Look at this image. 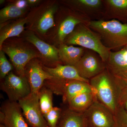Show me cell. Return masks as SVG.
I'll list each match as a JSON object with an SVG mask.
<instances>
[{
    "label": "cell",
    "instance_id": "obj_1",
    "mask_svg": "<svg viewBox=\"0 0 127 127\" xmlns=\"http://www.w3.org/2000/svg\"><path fill=\"white\" fill-rule=\"evenodd\" d=\"M100 36L103 43L111 50L119 51L127 45V23L117 20H91L88 25Z\"/></svg>",
    "mask_w": 127,
    "mask_h": 127
},
{
    "label": "cell",
    "instance_id": "obj_2",
    "mask_svg": "<svg viewBox=\"0 0 127 127\" xmlns=\"http://www.w3.org/2000/svg\"><path fill=\"white\" fill-rule=\"evenodd\" d=\"M97 100L115 114L119 106V87L113 75L106 68L89 80Z\"/></svg>",
    "mask_w": 127,
    "mask_h": 127
},
{
    "label": "cell",
    "instance_id": "obj_3",
    "mask_svg": "<svg viewBox=\"0 0 127 127\" xmlns=\"http://www.w3.org/2000/svg\"><path fill=\"white\" fill-rule=\"evenodd\" d=\"M65 44L76 45L86 49L94 51L106 63L111 50L103 45L99 35L88 25L80 24L65 39Z\"/></svg>",
    "mask_w": 127,
    "mask_h": 127
},
{
    "label": "cell",
    "instance_id": "obj_4",
    "mask_svg": "<svg viewBox=\"0 0 127 127\" xmlns=\"http://www.w3.org/2000/svg\"><path fill=\"white\" fill-rule=\"evenodd\" d=\"M44 86L53 94L62 96L63 102L66 104L73 98L82 94L95 93L89 83L79 80H63L54 77L46 81Z\"/></svg>",
    "mask_w": 127,
    "mask_h": 127
},
{
    "label": "cell",
    "instance_id": "obj_5",
    "mask_svg": "<svg viewBox=\"0 0 127 127\" xmlns=\"http://www.w3.org/2000/svg\"><path fill=\"white\" fill-rule=\"evenodd\" d=\"M0 89L6 94L8 100L18 102L31 92L28 80L25 76H17L11 72L2 80Z\"/></svg>",
    "mask_w": 127,
    "mask_h": 127
},
{
    "label": "cell",
    "instance_id": "obj_6",
    "mask_svg": "<svg viewBox=\"0 0 127 127\" xmlns=\"http://www.w3.org/2000/svg\"><path fill=\"white\" fill-rule=\"evenodd\" d=\"M18 102L26 121L31 127H49L41 111L39 93H31Z\"/></svg>",
    "mask_w": 127,
    "mask_h": 127
},
{
    "label": "cell",
    "instance_id": "obj_7",
    "mask_svg": "<svg viewBox=\"0 0 127 127\" xmlns=\"http://www.w3.org/2000/svg\"><path fill=\"white\" fill-rule=\"evenodd\" d=\"M83 114L88 127H115L114 114L97 99Z\"/></svg>",
    "mask_w": 127,
    "mask_h": 127
},
{
    "label": "cell",
    "instance_id": "obj_8",
    "mask_svg": "<svg viewBox=\"0 0 127 127\" xmlns=\"http://www.w3.org/2000/svg\"><path fill=\"white\" fill-rule=\"evenodd\" d=\"M81 77L90 80L103 71L106 64L94 51L86 49L80 60L74 66Z\"/></svg>",
    "mask_w": 127,
    "mask_h": 127
},
{
    "label": "cell",
    "instance_id": "obj_9",
    "mask_svg": "<svg viewBox=\"0 0 127 127\" xmlns=\"http://www.w3.org/2000/svg\"><path fill=\"white\" fill-rule=\"evenodd\" d=\"M1 50L8 55L17 73L20 76H25V68L30 61L40 56L33 50L19 46H4Z\"/></svg>",
    "mask_w": 127,
    "mask_h": 127
},
{
    "label": "cell",
    "instance_id": "obj_10",
    "mask_svg": "<svg viewBox=\"0 0 127 127\" xmlns=\"http://www.w3.org/2000/svg\"><path fill=\"white\" fill-rule=\"evenodd\" d=\"M0 110V123L5 127H29L18 102L5 101Z\"/></svg>",
    "mask_w": 127,
    "mask_h": 127
},
{
    "label": "cell",
    "instance_id": "obj_11",
    "mask_svg": "<svg viewBox=\"0 0 127 127\" xmlns=\"http://www.w3.org/2000/svg\"><path fill=\"white\" fill-rule=\"evenodd\" d=\"M25 76L30 84L31 93H39L46 80L54 78L36 61L30 62L27 64V67L25 68Z\"/></svg>",
    "mask_w": 127,
    "mask_h": 127
},
{
    "label": "cell",
    "instance_id": "obj_12",
    "mask_svg": "<svg viewBox=\"0 0 127 127\" xmlns=\"http://www.w3.org/2000/svg\"><path fill=\"white\" fill-rule=\"evenodd\" d=\"M104 8L103 18L127 22V0H102Z\"/></svg>",
    "mask_w": 127,
    "mask_h": 127
},
{
    "label": "cell",
    "instance_id": "obj_13",
    "mask_svg": "<svg viewBox=\"0 0 127 127\" xmlns=\"http://www.w3.org/2000/svg\"><path fill=\"white\" fill-rule=\"evenodd\" d=\"M91 20L83 15L80 16L69 15L62 21L58 31V37L61 44L64 43L65 39L75 30L78 25L84 24L88 25Z\"/></svg>",
    "mask_w": 127,
    "mask_h": 127
},
{
    "label": "cell",
    "instance_id": "obj_14",
    "mask_svg": "<svg viewBox=\"0 0 127 127\" xmlns=\"http://www.w3.org/2000/svg\"><path fill=\"white\" fill-rule=\"evenodd\" d=\"M43 69L54 78L63 80H76L89 83V80L80 76L74 66L57 64L56 67L45 66Z\"/></svg>",
    "mask_w": 127,
    "mask_h": 127
},
{
    "label": "cell",
    "instance_id": "obj_15",
    "mask_svg": "<svg viewBox=\"0 0 127 127\" xmlns=\"http://www.w3.org/2000/svg\"><path fill=\"white\" fill-rule=\"evenodd\" d=\"M27 39L38 49L42 55L47 61L59 63L60 60L58 49L46 43L32 33H29L28 35Z\"/></svg>",
    "mask_w": 127,
    "mask_h": 127
},
{
    "label": "cell",
    "instance_id": "obj_16",
    "mask_svg": "<svg viewBox=\"0 0 127 127\" xmlns=\"http://www.w3.org/2000/svg\"><path fill=\"white\" fill-rule=\"evenodd\" d=\"M86 49L61 43L58 48L59 59L64 65L74 66L84 55Z\"/></svg>",
    "mask_w": 127,
    "mask_h": 127
},
{
    "label": "cell",
    "instance_id": "obj_17",
    "mask_svg": "<svg viewBox=\"0 0 127 127\" xmlns=\"http://www.w3.org/2000/svg\"><path fill=\"white\" fill-rule=\"evenodd\" d=\"M56 127H88L83 113L75 112L68 107L62 109Z\"/></svg>",
    "mask_w": 127,
    "mask_h": 127
},
{
    "label": "cell",
    "instance_id": "obj_18",
    "mask_svg": "<svg viewBox=\"0 0 127 127\" xmlns=\"http://www.w3.org/2000/svg\"><path fill=\"white\" fill-rule=\"evenodd\" d=\"M107 68L112 72L127 71V52L123 48L116 51H111L106 63Z\"/></svg>",
    "mask_w": 127,
    "mask_h": 127
},
{
    "label": "cell",
    "instance_id": "obj_19",
    "mask_svg": "<svg viewBox=\"0 0 127 127\" xmlns=\"http://www.w3.org/2000/svg\"><path fill=\"white\" fill-rule=\"evenodd\" d=\"M96 99L95 93H85L70 100L67 103V107L72 111L83 113Z\"/></svg>",
    "mask_w": 127,
    "mask_h": 127
},
{
    "label": "cell",
    "instance_id": "obj_20",
    "mask_svg": "<svg viewBox=\"0 0 127 127\" xmlns=\"http://www.w3.org/2000/svg\"><path fill=\"white\" fill-rule=\"evenodd\" d=\"M27 22L26 19H23L8 24L0 29V50L5 40L12 37L18 36L23 31L25 25Z\"/></svg>",
    "mask_w": 127,
    "mask_h": 127
},
{
    "label": "cell",
    "instance_id": "obj_21",
    "mask_svg": "<svg viewBox=\"0 0 127 127\" xmlns=\"http://www.w3.org/2000/svg\"><path fill=\"white\" fill-rule=\"evenodd\" d=\"M39 104L43 116L48 113L53 107V93L49 88L43 86L39 91Z\"/></svg>",
    "mask_w": 127,
    "mask_h": 127
},
{
    "label": "cell",
    "instance_id": "obj_22",
    "mask_svg": "<svg viewBox=\"0 0 127 127\" xmlns=\"http://www.w3.org/2000/svg\"><path fill=\"white\" fill-rule=\"evenodd\" d=\"M56 10V7H51L42 16L37 25V29L41 33L45 34L49 29L55 26L54 16Z\"/></svg>",
    "mask_w": 127,
    "mask_h": 127
},
{
    "label": "cell",
    "instance_id": "obj_23",
    "mask_svg": "<svg viewBox=\"0 0 127 127\" xmlns=\"http://www.w3.org/2000/svg\"><path fill=\"white\" fill-rule=\"evenodd\" d=\"M24 12V10L18 8L15 4L9 5L0 11V23L11 19L20 17Z\"/></svg>",
    "mask_w": 127,
    "mask_h": 127
},
{
    "label": "cell",
    "instance_id": "obj_24",
    "mask_svg": "<svg viewBox=\"0 0 127 127\" xmlns=\"http://www.w3.org/2000/svg\"><path fill=\"white\" fill-rule=\"evenodd\" d=\"M62 111L58 107H53L48 113L43 116L49 127H56Z\"/></svg>",
    "mask_w": 127,
    "mask_h": 127
},
{
    "label": "cell",
    "instance_id": "obj_25",
    "mask_svg": "<svg viewBox=\"0 0 127 127\" xmlns=\"http://www.w3.org/2000/svg\"><path fill=\"white\" fill-rule=\"evenodd\" d=\"M5 52L0 50V78L1 80L13 70V66L8 61Z\"/></svg>",
    "mask_w": 127,
    "mask_h": 127
},
{
    "label": "cell",
    "instance_id": "obj_26",
    "mask_svg": "<svg viewBox=\"0 0 127 127\" xmlns=\"http://www.w3.org/2000/svg\"><path fill=\"white\" fill-rule=\"evenodd\" d=\"M115 127H127V112L119 105L115 114Z\"/></svg>",
    "mask_w": 127,
    "mask_h": 127
},
{
    "label": "cell",
    "instance_id": "obj_27",
    "mask_svg": "<svg viewBox=\"0 0 127 127\" xmlns=\"http://www.w3.org/2000/svg\"><path fill=\"white\" fill-rule=\"evenodd\" d=\"M116 81L119 87V105L122 107L127 112V87Z\"/></svg>",
    "mask_w": 127,
    "mask_h": 127
},
{
    "label": "cell",
    "instance_id": "obj_28",
    "mask_svg": "<svg viewBox=\"0 0 127 127\" xmlns=\"http://www.w3.org/2000/svg\"><path fill=\"white\" fill-rule=\"evenodd\" d=\"M111 72L117 81L127 87V71Z\"/></svg>",
    "mask_w": 127,
    "mask_h": 127
},
{
    "label": "cell",
    "instance_id": "obj_29",
    "mask_svg": "<svg viewBox=\"0 0 127 127\" xmlns=\"http://www.w3.org/2000/svg\"><path fill=\"white\" fill-rule=\"evenodd\" d=\"M27 1L24 0H20L16 2V5L18 8L24 10V8L27 5Z\"/></svg>",
    "mask_w": 127,
    "mask_h": 127
},
{
    "label": "cell",
    "instance_id": "obj_30",
    "mask_svg": "<svg viewBox=\"0 0 127 127\" xmlns=\"http://www.w3.org/2000/svg\"><path fill=\"white\" fill-rule=\"evenodd\" d=\"M38 1H39L37 0H27L28 2L30 4H35V3L38 2Z\"/></svg>",
    "mask_w": 127,
    "mask_h": 127
},
{
    "label": "cell",
    "instance_id": "obj_31",
    "mask_svg": "<svg viewBox=\"0 0 127 127\" xmlns=\"http://www.w3.org/2000/svg\"><path fill=\"white\" fill-rule=\"evenodd\" d=\"M0 127H5L4 125L2 124H0Z\"/></svg>",
    "mask_w": 127,
    "mask_h": 127
},
{
    "label": "cell",
    "instance_id": "obj_32",
    "mask_svg": "<svg viewBox=\"0 0 127 127\" xmlns=\"http://www.w3.org/2000/svg\"><path fill=\"white\" fill-rule=\"evenodd\" d=\"M124 48L126 50V51H127V45H126L124 47Z\"/></svg>",
    "mask_w": 127,
    "mask_h": 127
},
{
    "label": "cell",
    "instance_id": "obj_33",
    "mask_svg": "<svg viewBox=\"0 0 127 127\" xmlns=\"http://www.w3.org/2000/svg\"><path fill=\"white\" fill-rule=\"evenodd\" d=\"M4 0H0V4H1V3H2V2H4Z\"/></svg>",
    "mask_w": 127,
    "mask_h": 127
},
{
    "label": "cell",
    "instance_id": "obj_34",
    "mask_svg": "<svg viewBox=\"0 0 127 127\" xmlns=\"http://www.w3.org/2000/svg\"></svg>",
    "mask_w": 127,
    "mask_h": 127
}]
</instances>
